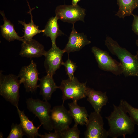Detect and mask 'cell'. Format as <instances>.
<instances>
[{"label":"cell","mask_w":138,"mask_h":138,"mask_svg":"<svg viewBox=\"0 0 138 138\" xmlns=\"http://www.w3.org/2000/svg\"><path fill=\"white\" fill-rule=\"evenodd\" d=\"M132 15L134 19L132 25V29L134 33L138 36V16L133 14Z\"/></svg>","instance_id":"26"},{"label":"cell","mask_w":138,"mask_h":138,"mask_svg":"<svg viewBox=\"0 0 138 138\" xmlns=\"http://www.w3.org/2000/svg\"><path fill=\"white\" fill-rule=\"evenodd\" d=\"M123 103L127 113L134 123L138 125V109L134 107L125 100H124Z\"/></svg>","instance_id":"23"},{"label":"cell","mask_w":138,"mask_h":138,"mask_svg":"<svg viewBox=\"0 0 138 138\" xmlns=\"http://www.w3.org/2000/svg\"><path fill=\"white\" fill-rule=\"evenodd\" d=\"M86 83L80 82L75 77L71 79L62 80L59 86V88L62 93V104L68 99L77 102L78 100L86 97L87 87Z\"/></svg>","instance_id":"4"},{"label":"cell","mask_w":138,"mask_h":138,"mask_svg":"<svg viewBox=\"0 0 138 138\" xmlns=\"http://www.w3.org/2000/svg\"><path fill=\"white\" fill-rule=\"evenodd\" d=\"M72 29L68 42L63 50L64 53L66 52L68 54L70 52L79 51L83 47L91 42L83 33H80L76 31L74 25Z\"/></svg>","instance_id":"12"},{"label":"cell","mask_w":138,"mask_h":138,"mask_svg":"<svg viewBox=\"0 0 138 138\" xmlns=\"http://www.w3.org/2000/svg\"><path fill=\"white\" fill-rule=\"evenodd\" d=\"M118 10L115 14L124 19L126 16L132 15L133 10L138 7V0H117Z\"/></svg>","instance_id":"20"},{"label":"cell","mask_w":138,"mask_h":138,"mask_svg":"<svg viewBox=\"0 0 138 138\" xmlns=\"http://www.w3.org/2000/svg\"><path fill=\"white\" fill-rule=\"evenodd\" d=\"M3 134L2 133V132H1L0 133V138H3Z\"/></svg>","instance_id":"30"},{"label":"cell","mask_w":138,"mask_h":138,"mask_svg":"<svg viewBox=\"0 0 138 138\" xmlns=\"http://www.w3.org/2000/svg\"><path fill=\"white\" fill-rule=\"evenodd\" d=\"M39 74L36 64L32 60L29 65L22 68L18 76L26 92L33 93L39 87L37 82L40 79L38 77Z\"/></svg>","instance_id":"8"},{"label":"cell","mask_w":138,"mask_h":138,"mask_svg":"<svg viewBox=\"0 0 138 138\" xmlns=\"http://www.w3.org/2000/svg\"><path fill=\"white\" fill-rule=\"evenodd\" d=\"M68 105L69 111L74 121V125H86L88 122L89 115L85 108L78 105L77 102L73 101Z\"/></svg>","instance_id":"16"},{"label":"cell","mask_w":138,"mask_h":138,"mask_svg":"<svg viewBox=\"0 0 138 138\" xmlns=\"http://www.w3.org/2000/svg\"><path fill=\"white\" fill-rule=\"evenodd\" d=\"M39 87L40 89V94L43 97V100L48 101L51 98L53 93L59 86H57L53 76L47 74L40 79Z\"/></svg>","instance_id":"15"},{"label":"cell","mask_w":138,"mask_h":138,"mask_svg":"<svg viewBox=\"0 0 138 138\" xmlns=\"http://www.w3.org/2000/svg\"><path fill=\"white\" fill-rule=\"evenodd\" d=\"M104 125L103 118L100 113L94 111L91 112L85 125L86 129L84 132L85 138H107L108 132L104 129Z\"/></svg>","instance_id":"9"},{"label":"cell","mask_w":138,"mask_h":138,"mask_svg":"<svg viewBox=\"0 0 138 138\" xmlns=\"http://www.w3.org/2000/svg\"><path fill=\"white\" fill-rule=\"evenodd\" d=\"M136 44L137 46L138 47V39L136 40ZM136 55L138 56V50L137 52V54Z\"/></svg>","instance_id":"29"},{"label":"cell","mask_w":138,"mask_h":138,"mask_svg":"<svg viewBox=\"0 0 138 138\" xmlns=\"http://www.w3.org/2000/svg\"><path fill=\"white\" fill-rule=\"evenodd\" d=\"M0 14L4 22L0 26L1 34L3 37L9 42L17 40L24 42L23 36L21 37L18 35L15 30L13 25L6 18L4 12L1 11Z\"/></svg>","instance_id":"18"},{"label":"cell","mask_w":138,"mask_h":138,"mask_svg":"<svg viewBox=\"0 0 138 138\" xmlns=\"http://www.w3.org/2000/svg\"><path fill=\"white\" fill-rule=\"evenodd\" d=\"M18 78L13 74L4 75L0 73V95L16 107L18 106L21 84Z\"/></svg>","instance_id":"3"},{"label":"cell","mask_w":138,"mask_h":138,"mask_svg":"<svg viewBox=\"0 0 138 138\" xmlns=\"http://www.w3.org/2000/svg\"><path fill=\"white\" fill-rule=\"evenodd\" d=\"M87 100L94 108V111L100 113L102 107L106 105L108 100L106 92L96 91L87 87L86 90Z\"/></svg>","instance_id":"14"},{"label":"cell","mask_w":138,"mask_h":138,"mask_svg":"<svg viewBox=\"0 0 138 138\" xmlns=\"http://www.w3.org/2000/svg\"><path fill=\"white\" fill-rule=\"evenodd\" d=\"M105 44L113 55L120 61L123 68V73L125 77L138 75V56L132 54L125 48L120 47L116 41L107 36Z\"/></svg>","instance_id":"2"},{"label":"cell","mask_w":138,"mask_h":138,"mask_svg":"<svg viewBox=\"0 0 138 138\" xmlns=\"http://www.w3.org/2000/svg\"><path fill=\"white\" fill-rule=\"evenodd\" d=\"M16 107L20 120V124L25 135L30 138H37L38 136L39 137L40 134L38 133V130L42 125L41 124L38 127H35L32 121L30 120L28 117L25 114L24 111L20 110L18 107Z\"/></svg>","instance_id":"17"},{"label":"cell","mask_w":138,"mask_h":138,"mask_svg":"<svg viewBox=\"0 0 138 138\" xmlns=\"http://www.w3.org/2000/svg\"><path fill=\"white\" fill-rule=\"evenodd\" d=\"M80 0H72V4L73 5H77V3Z\"/></svg>","instance_id":"28"},{"label":"cell","mask_w":138,"mask_h":138,"mask_svg":"<svg viewBox=\"0 0 138 138\" xmlns=\"http://www.w3.org/2000/svg\"><path fill=\"white\" fill-rule=\"evenodd\" d=\"M64 53L63 50H61L56 45L52 46L46 52L44 56V66L47 74L53 76L56 71L63 65L62 56Z\"/></svg>","instance_id":"11"},{"label":"cell","mask_w":138,"mask_h":138,"mask_svg":"<svg viewBox=\"0 0 138 138\" xmlns=\"http://www.w3.org/2000/svg\"><path fill=\"white\" fill-rule=\"evenodd\" d=\"M25 135L22 127L20 124L12 123L10 132L7 138H22Z\"/></svg>","instance_id":"24"},{"label":"cell","mask_w":138,"mask_h":138,"mask_svg":"<svg viewBox=\"0 0 138 138\" xmlns=\"http://www.w3.org/2000/svg\"><path fill=\"white\" fill-rule=\"evenodd\" d=\"M28 4L30 9L29 13L31 16L30 22L28 24H26L24 21H18L19 22L24 26V34L23 36L24 39V42L31 40L35 35L41 32L43 33L44 31V29L39 30L38 29V26L36 25L33 22L31 12L32 9L30 7L28 2Z\"/></svg>","instance_id":"21"},{"label":"cell","mask_w":138,"mask_h":138,"mask_svg":"<svg viewBox=\"0 0 138 138\" xmlns=\"http://www.w3.org/2000/svg\"><path fill=\"white\" fill-rule=\"evenodd\" d=\"M63 65L65 67L66 74L68 76V78L71 79L74 77V74L77 67L76 63L68 58L64 63Z\"/></svg>","instance_id":"25"},{"label":"cell","mask_w":138,"mask_h":138,"mask_svg":"<svg viewBox=\"0 0 138 138\" xmlns=\"http://www.w3.org/2000/svg\"><path fill=\"white\" fill-rule=\"evenodd\" d=\"M57 17L55 16L50 18L47 23L44 29L43 35L50 38L52 46L56 45V40L57 38L64 34V33L60 29Z\"/></svg>","instance_id":"19"},{"label":"cell","mask_w":138,"mask_h":138,"mask_svg":"<svg viewBox=\"0 0 138 138\" xmlns=\"http://www.w3.org/2000/svg\"><path fill=\"white\" fill-rule=\"evenodd\" d=\"M91 51L100 69L110 72L116 75L123 73V68L121 63L112 58L107 51L95 46L92 47Z\"/></svg>","instance_id":"6"},{"label":"cell","mask_w":138,"mask_h":138,"mask_svg":"<svg viewBox=\"0 0 138 138\" xmlns=\"http://www.w3.org/2000/svg\"><path fill=\"white\" fill-rule=\"evenodd\" d=\"M137 76L138 77V75Z\"/></svg>","instance_id":"31"},{"label":"cell","mask_w":138,"mask_h":138,"mask_svg":"<svg viewBox=\"0 0 138 138\" xmlns=\"http://www.w3.org/2000/svg\"><path fill=\"white\" fill-rule=\"evenodd\" d=\"M123 101L121 100L118 106L113 104V111L106 117L109 126L108 136L112 138L121 136L125 138L126 135H131L135 131V124L127 115Z\"/></svg>","instance_id":"1"},{"label":"cell","mask_w":138,"mask_h":138,"mask_svg":"<svg viewBox=\"0 0 138 138\" xmlns=\"http://www.w3.org/2000/svg\"><path fill=\"white\" fill-rule=\"evenodd\" d=\"M73 118L63 104L54 106L51 109L50 120L53 129L59 133L69 127Z\"/></svg>","instance_id":"10"},{"label":"cell","mask_w":138,"mask_h":138,"mask_svg":"<svg viewBox=\"0 0 138 138\" xmlns=\"http://www.w3.org/2000/svg\"><path fill=\"white\" fill-rule=\"evenodd\" d=\"M55 13L58 19L64 22L73 25L78 21L84 22L86 10L78 4L75 6L72 5L58 6L56 8Z\"/></svg>","instance_id":"7"},{"label":"cell","mask_w":138,"mask_h":138,"mask_svg":"<svg viewBox=\"0 0 138 138\" xmlns=\"http://www.w3.org/2000/svg\"><path fill=\"white\" fill-rule=\"evenodd\" d=\"M60 138H79L80 131L77 126L74 125L70 128H67L59 133Z\"/></svg>","instance_id":"22"},{"label":"cell","mask_w":138,"mask_h":138,"mask_svg":"<svg viewBox=\"0 0 138 138\" xmlns=\"http://www.w3.org/2000/svg\"><path fill=\"white\" fill-rule=\"evenodd\" d=\"M39 137L41 138H60L59 133L55 131L54 133H45L44 135L40 134Z\"/></svg>","instance_id":"27"},{"label":"cell","mask_w":138,"mask_h":138,"mask_svg":"<svg viewBox=\"0 0 138 138\" xmlns=\"http://www.w3.org/2000/svg\"><path fill=\"white\" fill-rule=\"evenodd\" d=\"M26 103L27 109L38 117L44 129L52 130L53 129L50 120L51 107L48 101L31 98L28 99Z\"/></svg>","instance_id":"5"},{"label":"cell","mask_w":138,"mask_h":138,"mask_svg":"<svg viewBox=\"0 0 138 138\" xmlns=\"http://www.w3.org/2000/svg\"><path fill=\"white\" fill-rule=\"evenodd\" d=\"M46 52L42 45L32 39L23 42L19 55L22 57L31 59L44 56Z\"/></svg>","instance_id":"13"}]
</instances>
